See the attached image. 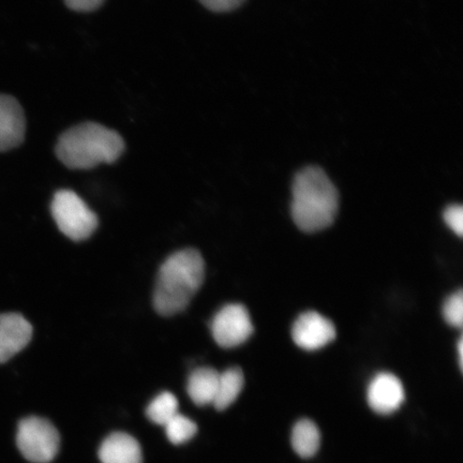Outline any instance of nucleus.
Listing matches in <instances>:
<instances>
[{
    "label": "nucleus",
    "instance_id": "nucleus-1",
    "mask_svg": "<svg viewBox=\"0 0 463 463\" xmlns=\"http://www.w3.org/2000/svg\"><path fill=\"white\" fill-rule=\"evenodd\" d=\"M292 217L306 233L326 229L334 222L339 208V194L331 179L320 167L307 166L293 183Z\"/></svg>",
    "mask_w": 463,
    "mask_h": 463
},
{
    "label": "nucleus",
    "instance_id": "nucleus-2",
    "mask_svg": "<svg viewBox=\"0 0 463 463\" xmlns=\"http://www.w3.org/2000/svg\"><path fill=\"white\" fill-rule=\"evenodd\" d=\"M205 263L199 251L184 249L162 264L154 292V307L159 315L170 317L187 308L199 291Z\"/></svg>",
    "mask_w": 463,
    "mask_h": 463
},
{
    "label": "nucleus",
    "instance_id": "nucleus-3",
    "mask_svg": "<svg viewBox=\"0 0 463 463\" xmlns=\"http://www.w3.org/2000/svg\"><path fill=\"white\" fill-rule=\"evenodd\" d=\"M119 133L96 123H84L63 132L56 144V156L71 170H90L113 164L125 150Z\"/></svg>",
    "mask_w": 463,
    "mask_h": 463
},
{
    "label": "nucleus",
    "instance_id": "nucleus-4",
    "mask_svg": "<svg viewBox=\"0 0 463 463\" xmlns=\"http://www.w3.org/2000/svg\"><path fill=\"white\" fill-rule=\"evenodd\" d=\"M51 211L58 229L74 241L89 239L98 227L96 213L71 190L58 191Z\"/></svg>",
    "mask_w": 463,
    "mask_h": 463
},
{
    "label": "nucleus",
    "instance_id": "nucleus-5",
    "mask_svg": "<svg viewBox=\"0 0 463 463\" xmlns=\"http://www.w3.org/2000/svg\"><path fill=\"white\" fill-rule=\"evenodd\" d=\"M16 444L28 461L49 463L60 450L61 437L55 426L48 420L31 416L21 420Z\"/></svg>",
    "mask_w": 463,
    "mask_h": 463
},
{
    "label": "nucleus",
    "instance_id": "nucleus-6",
    "mask_svg": "<svg viewBox=\"0 0 463 463\" xmlns=\"http://www.w3.org/2000/svg\"><path fill=\"white\" fill-rule=\"evenodd\" d=\"M212 334L219 346L233 349L245 344L253 334V324L246 307L230 304L213 318Z\"/></svg>",
    "mask_w": 463,
    "mask_h": 463
},
{
    "label": "nucleus",
    "instance_id": "nucleus-7",
    "mask_svg": "<svg viewBox=\"0 0 463 463\" xmlns=\"http://www.w3.org/2000/svg\"><path fill=\"white\" fill-rule=\"evenodd\" d=\"M335 335L333 322L316 311L300 315L292 329L294 343L306 351L323 349L335 339Z\"/></svg>",
    "mask_w": 463,
    "mask_h": 463
},
{
    "label": "nucleus",
    "instance_id": "nucleus-8",
    "mask_svg": "<svg viewBox=\"0 0 463 463\" xmlns=\"http://www.w3.org/2000/svg\"><path fill=\"white\" fill-rule=\"evenodd\" d=\"M405 392L402 381L395 374L381 373L370 382L367 391L369 407L375 413L390 415L401 409Z\"/></svg>",
    "mask_w": 463,
    "mask_h": 463
},
{
    "label": "nucleus",
    "instance_id": "nucleus-9",
    "mask_svg": "<svg viewBox=\"0 0 463 463\" xmlns=\"http://www.w3.org/2000/svg\"><path fill=\"white\" fill-rule=\"evenodd\" d=\"M33 326L20 314L0 315V364L7 363L31 343Z\"/></svg>",
    "mask_w": 463,
    "mask_h": 463
},
{
    "label": "nucleus",
    "instance_id": "nucleus-10",
    "mask_svg": "<svg viewBox=\"0 0 463 463\" xmlns=\"http://www.w3.org/2000/svg\"><path fill=\"white\" fill-rule=\"evenodd\" d=\"M26 119L15 98L0 95V152L19 147L24 141Z\"/></svg>",
    "mask_w": 463,
    "mask_h": 463
},
{
    "label": "nucleus",
    "instance_id": "nucleus-11",
    "mask_svg": "<svg viewBox=\"0 0 463 463\" xmlns=\"http://www.w3.org/2000/svg\"><path fill=\"white\" fill-rule=\"evenodd\" d=\"M99 459L101 463H143L142 449L130 434L115 432L102 442Z\"/></svg>",
    "mask_w": 463,
    "mask_h": 463
},
{
    "label": "nucleus",
    "instance_id": "nucleus-12",
    "mask_svg": "<svg viewBox=\"0 0 463 463\" xmlns=\"http://www.w3.org/2000/svg\"><path fill=\"white\" fill-rule=\"evenodd\" d=\"M219 373L215 369L201 367L191 373L187 392L196 405L213 404L215 401Z\"/></svg>",
    "mask_w": 463,
    "mask_h": 463
},
{
    "label": "nucleus",
    "instance_id": "nucleus-13",
    "mask_svg": "<svg viewBox=\"0 0 463 463\" xmlns=\"http://www.w3.org/2000/svg\"><path fill=\"white\" fill-rule=\"evenodd\" d=\"M291 442L295 453L302 458H310L320 449V430L314 421L300 420L293 428Z\"/></svg>",
    "mask_w": 463,
    "mask_h": 463
},
{
    "label": "nucleus",
    "instance_id": "nucleus-14",
    "mask_svg": "<svg viewBox=\"0 0 463 463\" xmlns=\"http://www.w3.org/2000/svg\"><path fill=\"white\" fill-rule=\"evenodd\" d=\"M244 384V373L240 368H230L219 373L216 397L213 404L219 411L228 409L239 398Z\"/></svg>",
    "mask_w": 463,
    "mask_h": 463
},
{
    "label": "nucleus",
    "instance_id": "nucleus-15",
    "mask_svg": "<svg viewBox=\"0 0 463 463\" xmlns=\"http://www.w3.org/2000/svg\"><path fill=\"white\" fill-rule=\"evenodd\" d=\"M178 413L177 398L169 392H161L146 409L147 418L160 426L166 425Z\"/></svg>",
    "mask_w": 463,
    "mask_h": 463
},
{
    "label": "nucleus",
    "instance_id": "nucleus-16",
    "mask_svg": "<svg viewBox=\"0 0 463 463\" xmlns=\"http://www.w3.org/2000/svg\"><path fill=\"white\" fill-rule=\"evenodd\" d=\"M165 428L167 439L175 445L190 441L198 431L195 422L181 413L174 416Z\"/></svg>",
    "mask_w": 463,
    "mask_h": 463
},
{
    "label": "nucleus",
    "instance_id": "nucleus-17",
    "mask_svg": "<svg viewBox=\"0 0 463 463\" xmlns=\"http://www.w3.org/2000/svg\"><path fill=\"white\" fill-rule=\"evenodd\" d=\"M443 317L450 326L461 328L463 323L462 291L451 294L443 305Z\"/></svg>",
    "mask_w": 463,
    "mask_h": 463
},
{
    "label": "nucleus",
    "instance_id": "nucleus-18",
    "mask_svg": "<svg viewBox=\"0 0 463 463\" xmlns=\"http://www.w3.org/2000/svg\"><path fill=\"white\" fill-rule=\"evenodd\" d=\"M445 223L454 232L455 234L462 236L463 234V208L461 205H450L443 213Z\"/></svg>",
    "mask_w": 463,
    "mask_h": 463
},
{
    "label": "nucleus",
    "instance_id": "nucleus-19",
    "mask_svg": "<svg viewBox=\"0 0 463 463\" xmlns=\"http://www.w3.org/2000/svg\"><path fill=\"white\" fill-rule=\"evenodd\" d=\"M199 2L208 10L222 14L241 7L246 0H199Z\"/></svg>",
    "mask_w": 463,
    "mask_h": 463
},
{
    "label": "nucleus",
    "instance_id": "nucleus-20",
    "mask_svg": "<svg viewBox=\"0 0 463 463\" xmlns=\"http://www.w3.org/2000/svg\"><path fill=\"white\" fill-rule=\"evenodd\" d=\"M69 9L78 13H90L100 8L104 0H63Z\"/></svg>",
    "mask_w": 463,
    "mask_h": 463
},
{
    "label": "nucleus",
    "instance_id": "nucleus-21",
    "mask_svg": "<svg viewBox=\"0 0 463 463\" xmlns=\"http://www.w3.org/2000/svg\"><path fill=\"white\" fill-rule=\"evenodd\" d=\"M458 354H459L460 368H462V362H463V341H462V339H460L459 343H458Z\"/></svg>",
    "mask_w": 463,
    "mask_h": 463
}]
</instances>
